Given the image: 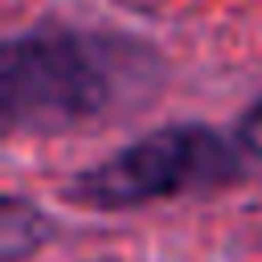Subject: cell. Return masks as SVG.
Here are the masks:
<instances>
[{"label": "cell", "mask_w": 262, "mask_h": 262, "mask_svg": "<svg viewBox=\"0 0 262 262\" xmlns=\"http://www.w3.org/2000/svg\"><path fill=\"white\" fill-rule=\"evenodd\" d=\"M156 74V53L131 37L70 25L25 29L0 53L4 135H57L111 119L143 102Z\"/></svg>", "instance_id": "6da1fadb"}, {"label": "cell", "mask_w": 262, "mask_h": 262, "mask_svg": "<svg viewBox=\"0 0 262 262\" xmlns=\"http://www.w3.org/2000/svg\"><path fill=\"white\" fill-rule=\"evenodd\" d=\"M242 176V147L201 123H172L119 147L115 156L82 168L66 196L86 209H143L188 192L221 188Z\"/></svg>", "instance_id": "7a4b0ae2"}, {"label": "cell", "mask_w": 262, "mask_h": 262, "mask_svg": "<svg viewBox=\"0 0 262 262\" xmlns=\"http://www.w3.org/2000/svg\"><path fill=\"white\" fill-rule=\"evenodd\" d=\"M49 233H53V221L45 209H37L25 196H4V213H0V258L4 262H25L29 254L45 246Z\"/></svg>", "instance_id": "3957f363"}, {"label": "cell", "mask_w": 262, "mask_h": 262, "mask_svg": "<svg viewBox=\"0 0 262 262\" xmlns=\"http://www.w3.org/2000/svg\"><path fill=\"white\" fill-rule=\"evenodd\" d=\"M237 147L250 156H262V98H254L237 119Z\"/></svg>", "instance_id": "277c9868"}, {"label": "cell", "mask_w": 262, "mask_h": 262, "mask_svg": "<svg viewBox=\"0 0 262 262\" xmlns=\"http://www.w3.org/2000/svg\"><path fill=\"white\" fill-rule=\"evenodd\" d=\"M98 262H111V258H98Z\"/></svg>", "instance_id": "5b68a950"}]
</instances>
